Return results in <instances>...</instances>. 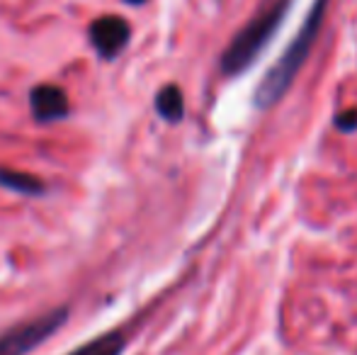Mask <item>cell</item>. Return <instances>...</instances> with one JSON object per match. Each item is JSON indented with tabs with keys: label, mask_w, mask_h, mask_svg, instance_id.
Returning a JSON list of instances; mask_svg holds the SVG:
<instances>
[{
	"label": "cell",
	"mask_w": 357,
	"mask_h": 355,
	"mask_svg": "<svg viewBox=\"0 0 357 355\" xmlns=\"http://www.w3.org/2000/svg\"><path fill=\"white\" fill-rule=\"evenodd\" d=\"M326 5L328 0H316L311 13L306 15L304 24H301L299 34L291 39V44L284 49V54L280 56V61L270 68L263 76V83L255 90V105L263 109L278 105L284 98V93L291 88V83L296 81L299 71L304 68L306 59H309L311 49H314L319 32L324 27V17H326Z\"/></svg>",
	"instance_id": "6da1fadb"
},
{
	"label": "cell",
	"mask_w": 357,
	"mask_h": 355,
	"mask_svg": "<svg viewBox=\"0 0 357 355\" xmlns=\"http://www.w3.org/2000/svg\"><path fill=\"white\" fill-rule=\"evenodd\" d=\"M291 0H273L268 8H263L234 39L221 54V71L224 76H238V73L248 71L255 63V59L265 52L270 39L280 29L282 20L289 13Z\"/></svg>",
	"instance_id": "7a4b0ae2"
},
{
	"label": "cell",
	"mask_w": 357,
	"mask_h": 355,
	"mask_svg": "<svg viewBox=\"0 0 357 355\" xmlns=\"http://www.w3.org/2000/svg\"><path fill=\"white\" fill-rule=\"evenodd\" d=\"M71 317V307L61 304V307L52 309V312L42 314L37 319H29L17 326L8 328L5 333H0V355H27L34 348H39L42 343H47L63 324Z\"/></svg>",
	"instance_id": "3957f363"
},
{
	"label": "cell",
	"mask_w": 357,
	"mask_h": 355,
	"mask_svg": "<svg viewBox=\"0 0 357 355\" xmlns=\"http://www.w3.org/2000/svg\"><path fill=\"white\" fill-rule=\"evenodd\" d=\"M88 39L100 59L112 61L127 49L129 39H132V24L119 15H102L90 22Z\"/></svg>",
	"instance_id": "277c9868"
},
{
	"label": "cell",
	"mask_w": 357,
	"mask_h": 355,
	"mask_svg": "<svg viewBox=\"0 0 357 355\" xmlns=\"http://www.w3.org/2000/svg\"><path fill=\"white\" fill-rule=\"evenodd\" d=\"M29 112L39 124L59 122L71 114V103L61 86L54 83H42L29 90Z\"/></svg>",
	"instance_id": "5b68a950"
},
{
	"label": "cell",
	"mask_w": 357,
	"mask_h": 355,
	"mask_svg": "<svg viewBox=\"0 0 357 355\" xmlns=\"http://www.w3.org/2000/svg\"><path fill=\"white\" fill-rule=\"evenodd\" d=\"M0 188L10 190V192L27 195V197H42L47 192V183L39 176L24 171H15V168L0 166Z\"/></svg>",
	"instance_id": "8992f818"
},
{
	"label": "cell",
	"mask_w": 357,
	"mask_h": 355,
	"mask_svg": "<svg viewBox=\"0 0 357 355\" xmlns=\"http://www.w3.org/2000/svg\"><path fill=\"white\" fill-rule=\"evenodd\" d=\"M155 112L165 119V122H180L185 117V100H183V90L173 83L163 86L155 93Z\"/></svg>",
	"instance_id": "52a82bcc"
},
{
	"label": "cell",
	"mask_w": 357,
	"mask_h": 355,
	"mask_svg": "<svg viewBox=\"0 0 357 355\" xmlns=\"http://www.w3.org/2000/svg\"><path fill=\"white\" fill-rule=\"evenodd\" d=\"M127 348V338L119 331H105L102 336L83 343L68 355H122Z\"/></svg>",
	"instance_id": "ba28073f"
},
{
	"label": "cell",
	"mask_w": 357,
	"mask_h": 355,
	"mask_svg": "<svg viewBox=\"0 0 357 355\" xmlns=\"http://www.w3.org/2000/svg\"><path fill=\"white\" fill-rule=\"evenodd\" d=\"M335 127L340 129V132H355L357 129V109H345V112H340L338 117H335Z\"/></svg>",
	"instance_id": "9c48e42d"
},
{
	"label": "cell",
	"mask_w": 357,
	"mask_h": 355,
	"mask_svg": "<svg viewBox=\"0 0 357 355\" xmlns=\"http://www.w3.org/2000/svg\"><path fill=\"white\" fill-rule=\"evenodd\" d=\"M124 3H129V5H144L146 0H124Z\"/></svg>",
	"instance_id": "30bf717a"
}]
</instances>
